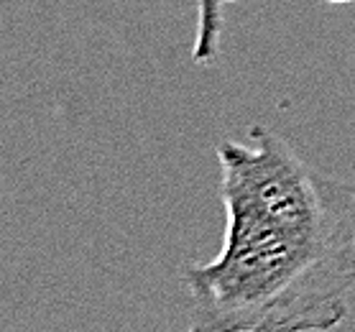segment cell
I'll return each instance as SVG.
<instances>
[{"label":"cell","mask_w":355,"mask_h":332,"mask_svg":"<svg viewBox=\"0 0 355 332\" xmlns=\"http://www.w3.org/2000/svg\"><path fill=\"white\" fill-rule=\"evenodd\" d=\"M225 241L212 261L189 266V330H332L355 294V238L289 227L225 207Z\"/></svg>","instance_id":"cell-1"},{"label":"cell","mask_w":355,"mask_h":332,"mask_svg":"<svg viewBox=\"0 0 355 332\" xmlns=\"http://www.w3.org/2000/svg\"><path fill=\"white\" fill-rule=\"evenodd\" d=\"M235 0H197V33L192 44V62L210 67L220 57V39L225 26V8Z\"/></svg>","instance_id":"cell-2"},{"label":"cell","mask_w":355,"mask_h":332,"mask_svg":"<svg viewBox=\"0 0 355 332\" xmlns=\"http://www.w3.org/2000/svg\"><path fill=\"white\" fill-rule=\"evenodd\" d=\"M324 3H330V6H347V3H355V0H324Z\"/></svg>","instance_id":"cell-3"}]
</instances>
